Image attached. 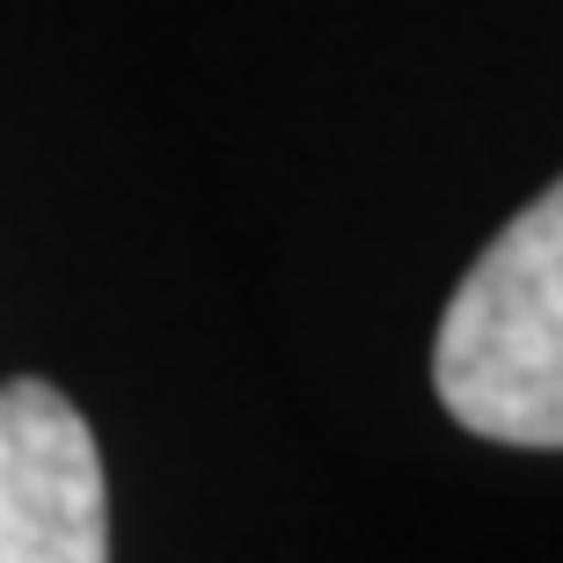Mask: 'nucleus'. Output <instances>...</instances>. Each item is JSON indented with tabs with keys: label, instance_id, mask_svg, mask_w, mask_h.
Wrapping results in <instances>:
<instances>
[{
	"label": "nucleus",
	"instance_id": "nucleus-1",
	"mask_svg": "<svg viewBox=\"0 0 563 563\" xmlns=\"http://www.w3.org/2000/svg\"><path fill=\"white\" fill-rule=\"evenodd\" d=\"M439 402L498 446H563V184L468 264L432 344Z\"/></svg>",
	"mask_w": 563,
	"mask_h": 563
},
{
	"label": "nucleus",
	"instance_id": "nucleus-2",
	"mask_svg": "<svg viewBox=\"0 0 563 563\" xmlns=\"http://www.w3.org/2000/svg\"><path fill=\"white\" fill-rule=\"evenodd\" d=\"M0 563H110L103 454L44 380L0 388Z\"/></svg>",
	"mask_w": 563,
	"mask_h": 563
}]
</instances>
